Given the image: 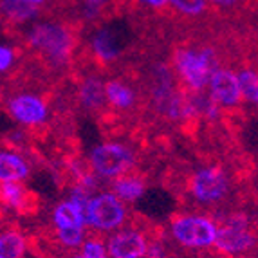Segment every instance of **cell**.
<instances>
[{"instance_id": "10", "label": "cell", "mask_w": 258, "mask_h": 258, "mask_svg": "<svg viewBox=\"0 0 258 258\" xmlns=\"http://www.w3.org/2000/svg\"><path fill=\"white\" fill-rule=\"evenodd\" d=\"M29 249V238L15 224L0 226V258H24Z\"/></svg>"}, {"instance_id": "11", "label": "cell", "mask_w": 258, "mask_h": 258, "mask_svg": "<svg viewBox=\"0 0 258 258\" xmlns=\"http://www.w3.org/2000/svg\"><path fill=\"white\" fill-rule=\"evenodd\" d=\"M29 172L31 166L26 157L15 152L0 150V182H24Z\"/></svg>"}, {"instance_id": "3", "label": "cell", "mask_w": 258, "mask_h": 258, "mask_svg": "<svg viewBox=\"0 0 258 258\" xmlns=\"http://www.w3.org/2000/svg\"><path fill=\"white\" fill-rule=\"evenodd\" d=\"M87 161L96 175L112 181L139 163V148L132 143L107 141L96 145Z\"/></svg>"}, {"instance_id": "19", "label": "cell", "mask_w": 258, "mask_h": 258, "mask_svg": "<svg viewBox=\"0 0 258 258\" xmlns=\"http://www.w3.org/2000/svg\"><path fill=\"white\" fill-rule=\"evenodd\" d=\"M69 258H83V256H82L80 253H71V254H69Z\"/></svg>"}, {"instance_id": "17", "label": "cell", "mask_w": 258, "mask_h": 258, "mask_svg": "<svg viewBox=\"0 0 258 258\" xmlns=\"http://www.w3.org/2000/svg\"><path fill=\"white\" fill-rule=\"evenodd\" d=\"M147 258H168L164 253V245L159 240H150V247H148V256Z\"/></svg>"}, {"instance_id": "8", "label": "cell", "mask_w": 258, "mask_h": 258, "mask_svg": "<svg viewBox=\"0 0 258 258\" xmlns=\"http://www.w3.org/2000/svg\"><path fill=\"white\" fill-rule=\"evenodd\" d=\"M148 186V172H145L141 166L128 168L125 173L112 179L110 191L119 199L121 203H136L145 195Z\"/></svg>"}, {"instance_id": "6", "label": "cell", "mask_w": 258, "mask_h": 258, "mask_svg": "<svg viewBox=\"0 0 258 258\" xmlns=\"http://www.w3.org/2000/svg\"><path fill=\"white\" fill-rule=\"evenodd\" d=\"M42 199L24 182H0V213L13 211L17 215L31 217L40 210Z\"/></svg>"}, {"instance_id": "9", "label": "cell", "mask_w": 258, "mask_h": 258, "mask_svg": "<svg viewBox=\"0 0 258 258\" xmlns=\"http://www.w3.org/2000/svg\"><path fill=\"white\" fill-rule=\"evenodd\" d=\"M168 2H170L173 15H175L177 24L199 26V24L217 20L211 8L206 4V0H168Z\"/></svg>"}, {"instance_id": "4", "label": "cell", "mask_w": 258, "mask_h": 258, "mask_svg": "<svg viewBox=\"0 0 258 258\" xmlns=\"http://www.w3.org/2000/svg\"><path fill=\"white\" fill-rule=\"evenodd\" d=\"M128 222V211L125 203L112 191H101L91 197L85 210V228H91L96 235L116 233Z\"/></svg>"}, {"instance_id": "1", "label": "cell", "mask_w": 258, "mask_h": 258, "mask_svg": "<svg viewBox=\"0 0 258 258\" xmlns=\"http://www.w3.org/2000/svg\"><path fill=\"white\" fill-rule=\"evenodd\" d=\"M213 219L217 222V235L211 249L220 258L245 256L256 247V231L245 211L229 210Z\"/></svg>"}, {"instance_id": "18", "label": "cell", "mask_w": 258, "mask_h": 258, "mask_svg": "<svg viewBox=\"0 0 258 258\" xmlns=\"http://www.w3.org/2000/svg\"><path fill=\"white\" fill-rule=\"evenodd\" d=\"M26 2H29V4H33V6H38V8H40V6H42L45 0H26Z\"/></svg>"}, {"instance_id": "16", "label": "cell", "mask_w": 258, "mask_h": 258, "mask_svg": "<svg viewBox=\"0 0 258 258\" xmlns=\"http://www.w3.org/2000/svg\"><path fill=\"white\" fill-rule=\"evenodd\" d=\"M18 60H20V51L18 49L0 45V74L11 73L17 67Z\"/></svg>"}, {"instance_id": "15", "label": "cell", "mask_w": 258, "mask_h": 258, "mask_svg": "<svg viewBox=\"0 0 258 258\" xmlns=\"http://www.w3.org/2000/svg\"><path fill=\"white\" fill-rule=\"evenodd\" d=\"M80 254L83 258H108L107 244L101 238V235H89L85 237L83 244L80 245Z\"/></svg>"}, {"instance_id": "12", "label": "cell", "mask_w": 258, "mask_h": 258, "mask_svg": "<svg viewBox=\"0 0 258 258\" xmlns=\"http://www.w3.org/2000/svg\"><path fill=\"white\" fill-rule=\"evenodd\" d=\"M52 228L54 229H65V228H85V215L83 211L67 201H61L52 210Z\"/></svg>"}, {"instance_id": "2", "label": "cell", "mask_w": 258, "mask_h": 258, "mask_svg": "<svg viewBox=\"0 0 258 258\" xmlns=\"http://www.w3.org/2000/svg\"><path fill=\"white\" fill-rule=\"evenodd\" d=\"M170 235L175 244L184 249L206 251L213 247L217 222L210 215L175 213L170 220Z\"/></svg>"}, {"instance_id": "5", "label": "cell", "mask_w": 258, "mask_h": 258, "mask_svg": "<svg viewBox=\"0 0 258 258\" xmlns=\"http://www.w3.org/2000/svg\"><path fill=\"white\" fill-rule=\"evenodd\" d=\"M150 240L152 238L147 229L130 226L112 233L105 244H107L108 258H147Z\"/></svg>"}, {"instance_id": "13", "label": "cell", "mask_w": 258, "mask_h": 258, "mask_svg": "<svg viewBox=\"0 0 258 258\" xmlns=\"http://www.w3.org/2000/svg\"><path fill=\"white\" fill-rule=\"evenodd\" d=\"M237 74V82H238V89H240L242 98L251 103L253 107H256L258 103V74H256V67L254 65H245L240 67L238 71H235Z\"/></svg>"}, {"instance_id": "7", "label": "cell", "mask_w": 258, "mask_h": 258, "mask_svg": "<svg viewBox=\"0 0 258 258\" xmlns=\"http://www.w3.org/2000/svg\"><path fill=\"white\" fill-rule=\"evenodd\" d=\"M208 94L220 108H237L242 105V94L238 89L237 74L228 67L213 71L208 82Z\"/></svg>"}, {"instance_id": "14", "label": "cell", "mask_w": 258, "mask_h": 258, "mask_svg": "<svg viewBox=\"0 0 258 258\" xmlns=\"http://www.w3.org/2000/svg\"><path fill=\"white\" fill-rule=\"evenodd\" d=\"M87 237L85 228H65V229H52V238L60 247L67 251H78Z\"/></svg>"}]
</instances>
